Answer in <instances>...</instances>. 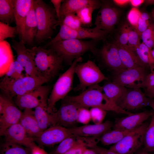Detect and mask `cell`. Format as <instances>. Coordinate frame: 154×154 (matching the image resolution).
I'll return each instance as SVG.
<instances>
[{
    "label": "cell",
    "mask_w": 154,
    "mask_h": 154,
    "mask_svg": "<svg viewBox=\"0 0 154 154\" xmlns=\"http://www.w3.org/2000/svg\"><path fill=\"white\" fill-rule=\"evenodd\" d=\"M66 98L81 107H97L106 111L130 115L133 113L121 109L103 92L102 86L98 84L89 87L79 94L67 96Z\"/></svg>",
    "instance_id": "obj_1"
},
{
    "label": "cell",
    "mask_w": 154,
    "mask_h": 154,
    "mask_svg": "<svg viewBox=\"0 0 154 154\" xmlns=\"http://www.w3.org/2000/svg\"><path fill=\"white\" fill-rule=\"evenodd\" d=\"M27 49L38 72L48 82L53 79L63 69L62 58L52 49L35 46Z\"/></svg>",
    "instance_id": "obj_2"
},
{
    "label": "cell",
    "mask_w": 154,
    "mask_h": 154,
    "mask_svg": "<svg viewBox=\"0 0 154 154\" xmlns=\"http://www.w3.org/2000/svg\"><path fill=\"white\" fill-rule=\"evenodd\" d=\"M33 3L38 26L35 40L38 43H40L51 38L54 31L57 26L60 25V23L56 19L54 9L42 0H33Z\"/></svg>",
    "instance_id": "obj_3"
},
{
    "label": "cell",
    "mask_w": 154,
    "mask_h": 154,
    "mask_svg": "<svg viewBox=\"0 0 154 154\" xmlns=\"http://www.w3.org/2000/svg\"><path fill=\"white\" fill-rule=\"evenodd\" d=\"M96 40L77 39L61 40L49 46L62 57L64 62L70 65L76 58L86 52L90 51L94 53L96 50Z\"/></svg>",
    "instance_id": "obj_4"
},
{
    "label": "cell",
    "mask_w": 154,
    "mask_h": 154,
    "mask_svg": "<svg viewBox=\"0 0 154 154\" xmlns=\"http://www.w3.org/2000/svg\"><path fill=\"white\" fill-rule=\"evenodd\" d=\"M82 59L81 56L76 58L69 68L59 76L55 82L48 99V108L50 111H55L56 103L68 96L69 92L73 88L75 68Z\"/></svg>",
    "instance_id": "obj_5"
},
{
    "label": "cell",
    "mask_w": 154,
    "mask_h": 154,
    "mask_svg": "<svg viewBox=\"0 0 154 154\" xmlns=\"http://www.w3.org/2000/svg\"><path fill=\"white\" fill-rule=\"evenodd\" d=\"M47 82V80L44 77L26 75L13 81H1L0 88L5 95L12 98L30 92Z\"/></svg>",
    "instance_id": "obj_6"
},
{
    "label": "cell",
    "mask_w": 154,
    "mask_h": 154,
    "mask_svg": "<svg viewBox=\"0 0 154 154\" xmlns=\"http://www.w3.org/2000/svg\"><path fill=\"white\" fill-rule=\"evenodd\" d=\"M75 72L79 81V84L74 89L75 91L83 92L89 87L108 80L95 62L91 60L78 64Z\"/></svg>",
    "instance_id": "obj_7"
},
{
    "label": "cell",
    "mask_w": 154,
    "mask_h": 154,
    "mask_svg": "<svg viewBox=\"0 0 154 154\" xmlns=\"http://www.w3.org/2000/svg\"><path fill=\"white\" fill-rule=\"evenodd\" d=\"M149 124L144 123L133 130L109 149L118 154H135L143 145L144 134Z\"/></svg>",
    "instance_id": "obj_8"
},
{
    "label": "cell",
    "mask_w": 154,
    "mask_h": 154,
    "mask_svg": "<svg viewBox=\"0 0 154 154\" xmlns=\"http://www.w3.org/2000/svg\"><path fill=\"white\" fill-rule=\"evenodd\" d=\"M146 69L139 67L113 71L112 81L129 88H137L148 74Z\"/></svg>",
    "instance_id": "obj_9"
},
{
    "label": "cell",
    "mask_w": 154,
    "mask_h": 154,
    "mask_svg": "<svg viewBox=\"0 0 154 154\" xmlns=\"http://www.w3.org/2000/svg\"><path fill=\"white\" fill-rule=\"evenodd\" d=\"M81 107L66 97L62 100L59 108L54 112L53 118L55 125L68 128L75 126L77 121L78 110Z\"/></svg>",
    "instance_id": "obj_10"
},
{
    "label": "cell",
    "mask_w": 154,
    "mask_h": 154,
    "mask_svg": "<svg viewBox=\"0 0 154 154\" xmlns=\"http://www.w3.org/2000/svg\"><path fill=\"white\" fill-rule=\"evenodd\" d=\"M51 89L48 86H42L26 94L16 97L15 103L20 110L32 109L48 98Z\"/></svg>",
    "instance_id": "obj_11"
},
{
    "label": "cell",
    "mask_w": 154,
    "mask_h": 154,
    "mask_svg": "<svg viewBox=\"0 0 154 154\" xmlns=\"http://www.w3.org/2000/svg\"><path fill=\"white\" fill-rule=\"evenodd\" d=\"M73 135L68 128L56 125L42 131L34 139L39 145L50 147L59 143L65 138Z\"/></svg>",
    "instance_id": "obj_12"
},
{
    "label": "cell",
    "mask_w": 154,
    "mask_h": 154,
    "mask_svg": "<svg viewBox=\"0 0 154 154\" xmlns=\"http://www.w3.org/2000/svg\"><path fill=\"white\" fill-rule=\"evenodd\" d=\"M95 19L94 24L98 29L110 32L117 24L119 12L115 7L108 3L101 4Z\"/></svg>",
    "instance_id": "obj_13"
},
{
    "label": "cell",
    "mask_w": 154,
    "mask_h": 154,
    "mask_svg": "<svg viewBox=\"0 0 154 154\" xmlns=\"http://www.w3.org/2000/svg\"><path fill=\"white\" fill-rule=\"evenodd\" d=\"M12 42V47L17 53L16 60L24 68L26 75L42 77L38 72L34 60L25 44L14 39Z\"/></svg>",
    "instance_id": "obj_14"
},
{
    "label": "cell",
    "mask_w": 154,
    "mask_h": 154,
    "mask_svg": "<svg viewBox=\"0 0 154 154\" xmlns=\"http://www.w3.org/2000/svg\"><path fill=\"white\" fill-rule=\"evenodd\" d=\"M149 104V98L140 88H130L117 105L122 110L129 112L141 108Z\"/></svg>",
    "instance_id": "obj_15"
},
{
    "label": "cell",
    "mask_w": 154,
    "mask_h": 154,
    "mask_svg": "<svg viewBox=\"0 0 154 154\" xmlns=\"http://www.w3.org/2000/svg\"><path fill=\"white\" fill-rule=\"evenodd\" d=\"M5 102L4 111L0 117V135L2 136L11 125L19 122L22 112L13 102L11 98L5 95Z\"/></svg>",
    "instance_id": "obj_16"
},
{
    "label": "cell",
    "mask_w": 154,
    "mask_h": 154,
    "mask_svg": "<svg viewBox=\"0 0 154 154\" xmlns=\"http://www.w3.org/2000/svg\"><path fill=\"white\" fill-rule=\"evenodd\" d=\"M113 124L108 121L99 124H87L68 129L73 135L77 136L100 139L103 135L111 130Z\"/></svg>",
    "instance_id": "obj_17"
},
{
    "label": "cell",
    "mask_w": 154,
    "mask_h": 154,
    "mask_svg": "<svg viewBox=\"0 0 154 154\" xmlns=\"http://www.w3.org/2000/svg\"><path fill=\"white\" fill-rule=\"evenodd\" d=\"M154 114L149 111L133 114L127 116L116 118L113 124V129L130 130L134 129L142 125L144 122Z\"/></svg>",
    "instance_id": "obj_18"
},
{
    "label": "cell",
    "mask_w": 154,
    "mask_h": 154,
    "mask_svg": "<svg viewBox=\"0 0 154 154\" xmlns=\"http://www.w3.org/2000/svg\"><path fill=\"white\" fill-rule=\"evenodd\" d=\"M2 136L5 141L19 144L30 149L36 145L34 138L28 134L19 122L9 127Z\"/></svg>",
    "instance_id": "obj_19"
},
{
    "label": "cell",
    "mask_w": 154,
    "mask_h": 154,
    "mask_svg": "<svg viewBox=\"0 0 154 154\" xmlns=\"http://www.w3.org/2000/svg\"><path fill=\"white\" fill-rule=\"evenodd\" d=\"M100 53L104 64L113 72L126 69L121 62L117 48L114 42L105 44Z\"/></svg>",
    "instance_id": "obj_20"
},
{
    "label": "cell",
    "mask_w": 154,
    "mask_h": 154,
    "mask_svg": "<svg viewBox=\"0 0 154 154\" xmlns=\"http://www.w3.org/2000/svg\"><path fill=\"white\" fill-rule=\"evenodd\" d=\"M33 3V0H15L14 13L20 41L24 43V31L27 15Z\"/></svg>",
    "instance_id": "obj_21"
},
{
    "label": "cell",
    "mask_w": 154,
    "mask_h": 154,
    "mask_svg": "<svg viewBox=\"0 0 154 154\" xmlns=\"http://www.w3.org/2000/svg\"><path fill=\"white\" fill-rule=\"evenodd\" d=\"M100 1L96 0H63L60 11V26L65 16L69 13H76L86 7H92L95 9L101 6Z\"/></svg>",
    "instance_id": "obj_22"
},
{
    "label": "cell",
    "mask_w": 154,
    "mask_h": 154,
    "mask_svg": "<svg viewBox=\"0 0 154 154\" xmlns=\"http://www.w3.org/2000/svg\"><path fill=\"white\" fill-rule=\"evenodd\" d=\"M48 99H45L34 110L35 116L42 131L52 125H55L53 116L55 111H52L49 109Z\"/></svg>",
    "instance_id": "obj_23"
},
{
    "label": "cell",
    "mask_w": 154,
    "mask_h": 154,
    "mask_svg": "<svg viewBox=\"0 0 154 154\" xmlns=\"http://www.w3.org/2000/svg\"><path fill=\"white\" fill-rule=\"evenodd\" d=\"M19 123L28 134L34 138L37 137L42 132L34 115V111L27 109L22 112Z\"/></svg>",
    "instance_id": "obj_24"
},
{
    "label": "cell",
    "mask_w": 154,
    "mask_h": 154,
    "mask_svg": "<svg viewBox=\"0 0 154 154\" xmlns=\"http://www.w3.org/2000/svg\"><path fill=\"white\" fill-rule=\"evenodd\" d=\"M118 49L121 62L126 69L141 67L147 68L140 61L134 52L127 46L114 42Z\"/></svg>",
    "instance_id": "obj_25"
},
{
    "label": "cell",
    "mask_w": 154,
    "mask_h": 154,
    "mask_svg": "<svg viewBox=\"0 0 154 154\" xmlns=\"http://www.w3.org/2000/svg\"><path fill=\"white\" fill-rule=\"evenodd\" d=\"M38 26L34 6L33 3L27 15L24 26V44H31L37 34Z\"/></svg>",
    "instance_id": "obj_26"
},
{
    "label": "cell",
    "mask_w": 154,
    "mask_h": 154,
    "mask_svg": "<svg viewBox=\"0 0 154 154\" xmlns=\"http://www.w3.org/2000/svg\"><path fill=\"white\" fill-rule=\"evenodd\" d=\"M102 88L105 95L117 105L123 99L128 90L126 87L113 81L106 83L102 86Z\"/></svg>",
    "instance_id": "obj_27"
},
{
    "label": "cell",
    "mask_w": 154,
    "mask_h": 154,
    "mask_svg": "<svg viewBox=\"0 0 154 154\" xmlns=\"http://www.w3.org/2000/svg\"><path fill=\"white\" fill-rule=\"evenodd\" d=\"M0 75L5 74L11 63L14 61L11 45L7 41L0 42Z\"/></svg>",
    "instance_id": "obj_28"
},
{
    "label": "cell",
    "mask_w": 154,
    "mask_h": 154,
    "mask_svg": "<svg viewBox=\"0 0 154 154\" xmlns=\"http://www.w3.org/2000/svg\"><path fill=\"white\" fill-rule=\"evenodd\" d=\"M15 0H0V22L9 25L15 22Z\"/></svg>",
    "instance_id": "obj_29"
},
{
    "label": "cell",
    "mask_w": 154,
    "mask_h": 154,
    "mask_svg": "<svg viewBox=\"0 0 154 154\" xmlns=\"http://www.w3.org/2000/svg\"><path fill=\"white\" fill-rule=\"evenodd\" d=\"M150 49L143 43L136 48L134 52L138 58L147 68L150 70L154 68V60Z\"/></svg>",
    "instance_id": "obj_30"
},
{
    "label": "cell",
    "mask_w": 154,
    "mask_h": 154,
    "mask_svg": "<svg viewBox=\"0 0 154 154\" xmlns=\"http://www.w3.org/2000/svg\"><path fill=\"white\" fill-rule=\"evenodd\" d=\"M133 130L120 131L111 130L103 135L100 138L99 141L105 145H114L121 140Z\"/></svg>",
    "instance_id": "obj_31"
},
{
    "label": "cell",
    "mask_w": 154,
    "mask_h": 154,
    "mask_svg": "<svg viewBox=\"0 0 154 154\" xmlns=\"http://www.w3.org/2000/svg\"><path fill=\"white\" fill-rule=\"evenodd\" d=\"M1 154H31L30 148L23 145L5 141L2 144Z\"/></svg>",
    "instance_id": "obj_32"
},
{
    "label": "cell",
    "mask_w": 154,
    "mask_h": 154,
    "mask_svg": "<svg viewBox=\"0 0 154 154\" xmlns=\"http://www.w3.org/2000/svg\"><path fill=\"white\" fill-rule=\"evenodd\" d=\"M143 146L145 151L149 153L154 151V114L145 131Z\"/></svg>",
    "instance_id": "obj_33"
},
{
    "label": "cell",
    "mask_w": 154,
    "mask_h": 154,
    "mask_svg": "<svg viewBox=\"0 0 154 154\" xmlns=\"http://www.w3.org/2000/svg\"><path fill=\"white\" fill-rule=\"evenodd\" d=\"M24 68L16 60H14L10 64L8 70L1 80L8 82L15 80L24 76L23 72Z\"/></svg>",
    "instance_id": "obj_34"
},
{
    "label": "cell",
    "mask_w": 154,
    "mask_h": 154,
    "mask_svg": "<svg viewBox=\"0 0 154 154\" xmlns=\"http://www.w3.org/2000/svg\"><path fill=\"white\" fill-rule=\"evenodd\" d=\"M78 138V136L73 135L65 138L59 143L52 153L64 154L75 145Z\"/></svg>",
    "instance_id": "obj_35"
},
{
    "label": "cell",
    "mask_w": 154,
    "mask_h": 154,
    "mask_svg": "<svg viewBox=\"0 0 154 154\" xmlns=\"http://www.w3.org/2000/svg\"><path fill=\"white\" fill-rule=\"evenodd\" d=\"M17 34L16 26L11 27L8 24L0 22V42L7 38H14Z\"/></svg>",
    "instance_id": "obj_36"
},
{
    "label": "cell",
    "mask_w": 154,
    "mask_h": 154,
    "mask_svg": "<svg viewBox=\"0 0 154 154\" xmlns=\"http://www.w3.org/2000/svg\"><path fill=\"white\" fill-rule=\"evenodd\" d=\"M142 43L151 49L154 48V25L151 23L141 35Z\"/></svg>",
    "instance_id": "obj_37"
},
{
    "label": "cell",
    "mask_w": 154,
    "mask_h": 154,
    "mask_svg": "<svg viewBox=\"0 0 154 154\" xmlns=\"http://www.w3.org/2000/svg\"><path fill=\"white\" fill-rule=\"evenodd\" d=\"M95 9H96L92 7H86L76 13L82 25H89L91 24L92 14Z\"/></svg>",
    "instance_id": "obj_38"
},
{
    "label": "cell",
    "mask_w": 154,
    "mask_h": 154,
    "mask_svg": "<svg viewBox=\"0 0 154 154\" xmlns=\"http://www.w3.org/2000/svg\"><path fill=\"white\" fill-rule=\"evenodd\" d=\"M65 25L72 29L77 30L82 27V24L76 15L74 13H71L65 16L61 23V25Z\"/></svg>",
    "instance_id": "obj_39"
},
{
    "label": "cell",
    "mask_w": 154,
    "mask_h": 154,
    "mask_svg": "<svg viewBox=\"0 0 154 154\" xmlns=\"http://www.w3.org/2000/svg\"><path fill=\"white\" fill-rule=\"evenodd\" d=\"M140 39L141 37L136 29L130 25L127 47L134 52L136 48L141 43L140 42Z\"/></svg>",
    "instance_id": "obj_40"
},
{
    "label": "cell",
    "mask_w": 154,
    "mask_h": 154,
    "mask_svg": "<svg viewBox=\"0 0 154 154\" xmlns=\"http://www.w3.org/2000/svg\"><path fill=\"white\" fill-rule=\"evenodd\" d=\"M91 120L95 124L103 123L106 116V111L102 109L92 107L90 110Z\"/></svg>",
    "instance_id": "obj_41"
},
{
    "label": "cell",
    "mask_w": 154,
    "mask_h": 154,
    "mask_svg": "<svg viewBox=\"0 0 154 154\" xmlns=\"http://www.w3.org/2000/svg\"><path fill=\"white\" fill-rule=\"evenodd\" d=\"M130 26L127 24H125L121 27L115 42L122 46H127Z\"/></svg>",
    "instance_id": "obj_42"
},
{
    "label": "cell",
    "mask_w": 154,
    "mask_h": 154,
    "mask_svg": "<svg viewBox=\"0 0 154 154\" xmlns=\"http://www.w3.org/2000/svg\"><path fill=\"white\" fill-rule=\"evenodd\" d=\"M91 120L90 110L88 108L79 107L78 110L77 121L78 123L86 125Z\"/></svg>",
    "instance_id": "obj_43"
},
{
    "label": "cell",
    "mask_w": 154,
    "mask_h": 154,
    "mask_svg": "<svg viewBox=\"0 0 154 154\" xmlns=\"http://www.w3.org/2000/svg\"><path fill=\"white\" fill-rule=\"evenodd\" d=\"M141 13L137 8H132L129 12L127 16V20L130 26L136 29L141 17Z\"/></svg>",
    "instance_id": "obj_44"
},
{
    "label": "cell",
    "mask_w": 154,
    "mask_h": 154,
    "mask_svg": "<svg viewBox=\"0 0 154 154\" xmlns=\"http://www.w3.org/2000/svg\"><path fill=\"white\" fill-rule=\"evenodd\" d=\"M154 86V69L151 70V72L146 76L143 82L137 88L147 89Z\"/></svg>",
    "instance_id": "obj_45"
},
{
    "label": "cell",
    "mask_w": 154,
    "mask_h": 154,
    "mask_svg": "<svg viewBox=\"0 0 154 154\" xmlns=\"http://www.w3.org/2000/svg\"><path fill=\"white\" fill-rule=\"evenodd\" d=\"M151 24L149 21L145 20L140 17L137 27L135 29L140 37L142 33L147 29Z\"/></svg>",
    "instance_id": "obj_46"
},
{
    "label": "cell",
    "mask_w": 154,
    "mask_h": 154,
    "mask_svg": "<svg viewBox=\"0 0 154 154\" xmlns=\"http://www.w3.org/2000/svg\"><path fill=\"white\" fill-rule=\"evenodd\" d=\"M97 154H118L116 152L110 150L97 146L96 145L92 147Z\"/></svg>",
    "instance_id": "obj_47"
},
{
    "label": "cell",
    "mask_w": 154,
    "mask_h": 154,
    "mask_svg": "<svg viewBox=\"0 0 154 154\" xmlns=\"http://www.w3.org/2000/svg\"><path fill=\"white\" fill-rule=\"evenodd\" d=\"M63 0H51L50 1L53 4L54 8V10L57 17L59 22L60 19V11L62 3Z\"/></svg>",
    "instance_id": "obj_48"
},
{
    "label": "cell",
    "mask_w": 154,
    "mask_h": 154,
    "mask_svg": "<svg viewBox=\"0 0 154 154\" xmlns=\"http://www.w3.org/2000/svg\"><path fill=\"white\" fill-rule=\"evenodd\" d=\"M31 154H48L42 148L36 145L31 149Z\"/></svg>",
    "instance_id": "obj_49"
},
{
    "label": "cell",
    "mask_w": 154,
    "mask_h": 154,
    "mask_svg": "<svg viewBox=\"0 0 154 154\" xmlns=\"http://www.w3.org/2000/svg\"><path fill=\"white\" fill-rule=\"evenodd\" d=\"M148 98H154V86L150 88L145 89L144 93Z\"/></svg>",
    "instance_id": "obj_50"
},
{
    "label": "cell",
    "mask_w": 154,
    "mask_h": 154,
    "mask_svg": "<svg viewBox=\"0 0 154 154\" xmlns=\"http://www.w3.org/2000/svg\"><path fill=\"white\" fill-rule=\"evenodd\" d=\"M113 1L115 4L120 6L125 5L130 3L129 0H114Z\"/></svg>",
    "instance_id": "obj_51"
},
{
    "label": "cell",
    "mask_w": 154,
    "mask_h": 154,
    "mask_svg": "<svg viewBox=\"0 0 154 154\" xmlns=\"http://www.w3.org/2000/svg\"><path fill=\"white\" fill-rule=\"evenodd\" d=\"M143 0H130V3L133 6L137 7L144 3Z\"/></svg>",
    "instance_id": "obj_52"
},
{
    "label": "cell",
    "mask_w": 154,
    "mask_h": 154,
    "mask_svg": "<svg viewBox=\"0 0 154 154\" xmlns=\"http://www.w3.org/2000/svg\"><path fill=\"white\" fill-rule=\"evenodd\" d=\"M140 18L142 19L149 21L150 17L149 14L146 12L141 13Z\"/></svg>",
    "instance_id": "obj_53"
},
{
    "label": "cell",
    "mask_w": 154,
    "mask_h": 154,
    "mask_svg": "<svg viewBox=\"0 0 154 154\" xmlns=\"http://www.w3.org/2000/svg\"><path fill=\"white\" fill-rule=\"evenodd\" d=\"M83 154H97V153L93 149L87 148L84 151Z\"/></svg>",
    "instance_id": "obj_54"
},
{
    "label": "cell",
    "mask_w": 154,
    "mask_h": 154,
    "mask_svg": "<svg viewBox=\"0 0 154 154\" xmlns=\"http://www.w3.org/2000/svg\"><path fill=\"white\" fill-rule=\"evenodd\" d=\"M135 154H152L150 153L147 152L145 151L143 148L141 147L139 149Z\"/></svg>",
    "instance_id": "obj_55"
},
{
    "label": "cell",
    "mask_w": 154,
    "mask_h": 154,
    "mask_svg": "<svg viewBox=\"0 0 154 154\" xmlns=\"http://www.w3.org/2000/svg\"><path fill=\"white\" fill-rule=\"evenodd\" d=\"M149 106L153 110L154 112V99L153 98H149Z\"/></svg>",
    "instance_id": "obj_56"
},
{
    "label": "cell",
    "mask_w": 154,
    "mask_h": 154,
    "mask_svg": "<svg viewBox=\"0 0 154 154\" xmlns=\"http://www.w3.org/2000/svg\"><path fill=\"white\" fill-rule=\"evenodd\" d=\"M144 3L146 5H154V0H144Z\"/></svg>",
    "instance_id": "obj_57"
},
{
    "label": "cell",
    "mask_w": 154,
    "mask_h": 154,
    "mask_svg": "<svg viewBox=\"0 0 154 154\" xmlns=\"http://www.w3.org/2000/svg\"><path fill=\"white\" fill-rule=\"evenodd\" d=\"M151 54L154 60V48L151 49Z\"/></svg>",
    "instance_id": "obj_58"
},
{
    "label": "cell",
    "mask_w": 154,
    "mask_h": 154,
    "mask_svg": "<svg viewBox=\"0 0 154 154\" xmlns=\"http://www.w3.org/2000/svg\"><path fill=\"white\" fill-rule=\"evenodd\" d=\"M152 15L153 18V21H154L153 25H154V9L152 11Z\"/></svg>",
    "instance_id": "obj_59"
},
{
    "label": "cell",
    "mask_w": 154,
    "mask_h": 154,
    "mask_svg": "<svg viewBox=\"0 0 154 154\" xmlns=\"http://www.w3.org/2000/svg\"><path fill=\"white\" fill-rule=\"evenodd\" d=\"M52 154V153H51V154Z\"/></svg>",
    "instance_id": "obj_60"
}]
</instances>
